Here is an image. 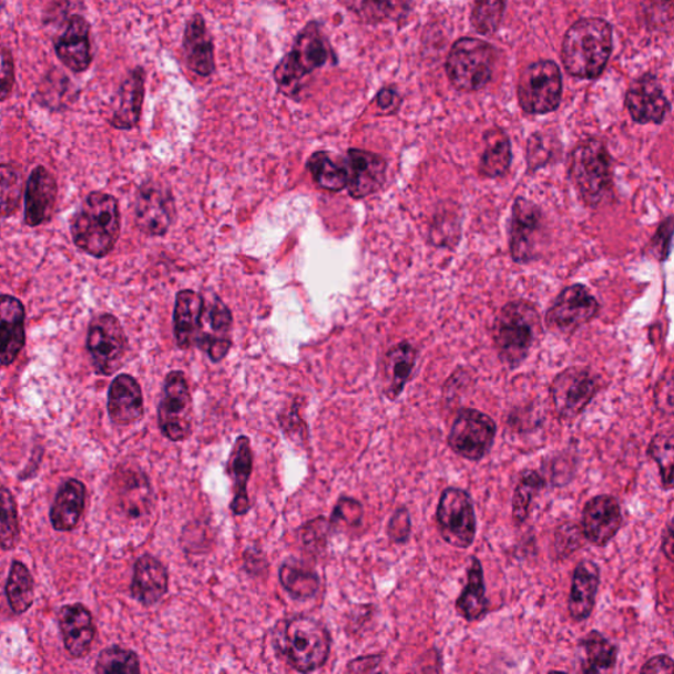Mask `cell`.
<instances>
[{
    "label": "cell",
    "mask_w": 674,
    "mask_h": 674,
    "mask_svg": "<svg viewBox=\"0 0 674 674\" xmlns=\"http://www.w3.org/2000/svg\"><path fill=\"white\" fill-rule=\"evenodd\" d=\"M59 187L52 173L44 166L33 168L25 187V223L30 227H39L52 219Z\"/></svg>",
    "instance_id": "44dd1931"
},
{
    "label": "cell",
    "mask_w": 674,
    "mask_h": 674,
    "mask_svg": "<svg viewBox=\"0 0 674 674\" xmlns=\"http://www.w3.org/2000/svg\"><path fill=\"white\" fill-rule=\"evenodd\" d=\"M601 585V569L592 560H581L574 568L568 613L574 622H585L593 614Z\"/></svg>",
    "instance_id": "484cf974"
},
{
    "label": "cell",
    "mask_w": 674,
    "mask_h": 674,
    "mask_svg": "<svg viewBox=\"0 0 674 674\" xmlns=\"http://www.w3.org/2000/svg\"><path fill=\"white\" fill-rule=\"evenodd\" d=\"M384 655L377 653V655L360 656L355 660H350L347 665V672L349 673H370L377 671L378 666L382 663Z\"/></svg>",
    "instance_id": "6f0895ef"
},
{
    "label": "cell",
    "mask_w": 674,
    "mask_h": 674,
    "mask_svg": "<svg viewBox=\"0 0 674 674\" xmlns=\"http://www.w3.org/2000/svg\"><path fill=\"white\" fill-rule=\"evenodd\" d=\"M601 390V377L589 367L573 365L553 378L550 395L563 421L578 419Z\"/></svg>",
    "instance_id": "8fae6325"
},
{
    "label": "cell",
    "mask_w": 674,
    "mask_h": 674,
    "mask_svg": "<svg viewBox=\"0 0 674 674\" xmlns=\"http://www.w3.org/2000/svg\"><path fill=\"white\" fill-rule=\"evenodd\" d=\"M232 314L221 298L206 302L202 326L195 346L206 353L210 360L221 362L231 349Z\"/></svg>",
    "instance_id": "ffe728a7"
},
{
    "label": "cell",
    "mask_w": 674,
    "mask_h": 674,
    "mask_svg": "<svg viewBox=\"0 0 674 674\" xmlns=\"http://www.w3.org/2000/svg\"><path fill=\"white\" fill-rule=\"evenodd\" d=\"M412 531L411 515L409 509L406 506L398 508L390 518L388 523V537L392 543L406 544L409 542Z\"/></svg>",
    "instance_id": "11a10c76"
},
{
    "label": "cell",
    "mask_w": 674,
    "mask_h": 674,
    "mask_svg": "<svg viewBox=\"0 0 674 674\" xmlns=\"http://www.w3.org/2000/svg\"><path fill=\"white\" fill-rule=\"evenodd\" d=\"M647 453L650 459L656 463L662 480V488L665 491L673 489V467H674V435L673 431L657 432L651 439Z\"/></svg>",
    "instance_id": "f6af8a7d"
},
{
    "label": "cell",
    "mask_w": 674,
    "mask_h": 674,
    "mask_svg": "<svg viewBox=\"0 0 674 674\" xmlns=\"http://www.w3.org/2000/svg\"><path fill=\"white\" fill-rule=\"evenodd\" d=\"M341 4L369 25L400 24L412 11V0H341Z\"/></svg>",
    "instance_id": "d6a6232c"
},
{
    "label": "cell",
    "mask_w": 674,
    "mask_h": 674,
    "mask_svg": "<svg viewBox=\"0 0 674 674\" xmlns=\"http://www.w3.org/2000/svg\"><path fill=\"white\" fill-rule=\"evenodd\" d=\"M418 349L410 341H400L384 355L381 361L382 391L389 400H397L410 382L417 367Z\"/></svg>",
    "instance_id": "cb8c5ba5"
},
{
    "label": "cell",
    "mask_w": 674,
    "mask_h": 674,
    "mask_svg": "<svg viewBox=\"0 0 674 674\" xmlns=\"http://www.w3.org/2000/svg\"><path fill=\"white\" fill-rule=\"evenodd\" d=\"M20 527L16 498L9 489L0 487V548L12 550L19 542Z\"/></svg>",
    "instance_id": "c3c4849f"
},
{
    "label": "cell",
    "mask_w": 674,
    "mask_h": 674,
    "mask_svg": "<svg viewBox=\"0 0 674 674\" xmlns=\"http://www.w3.org/2000/svg\"><path fill=\"white\" fill-rule=\"evenodd\" d=\"M545 487L547 480L537 470L527 469L519 474L511 508L515 525H522L529 519L533 500Z\"/></svg>",
    "instance_id": "60d3db41"
},
{
    "label": "cell",
    "mask_w": 674,
    "mask_h": 674,
    "mask_svg": "<svg viewBox=\"0 0 674 674\" xmlns=\"http://www.w3.org/2000/svg\"><path fill=\"white\" fill-rule=\"evenodd\" d=\"M86 502V488L75 479L61 484L51 509V523L55 531L67 532L80 523Z\"/></svg>",
    "instance_id": "e575fe53"
},
{
    "label": "cell",
    "mask_w": 674,
    "mask_h": 674,
    "mask_svg": "<svg viewBox=\"0 0 674 674\" xmlns=\"http://www.w3.org/2000/svg\"><path fill=\"white\" fill-rule=\"evenodd\" d=\"M376 103L379 109L384 111H390L392 109H398L399 104V95L397 91L392 88H384L378 91Z\"/></svg>",
    "instance_id": "91938a15"
},
{
    "label": "cell",
    "mask_w": 674,
    "mask_h": 674,
    "mask_svg": "<svg viewBox=\"0 0 674 674\" xmlns=\"http://www.w3.org/2000/svg\"><path fill=\"white\" fill-rule=\"evenodd\" d=\"M327 63H337V55L320 21H308L295 38L292 49L274 68L273 79L280 94L299 101L306 80Z\"/></svg>",
    "instance_id": "6da1fadb"
},
{
    "label": "cell",
    "mask_w": 674,
    "mask_h": 674,
    "mask_svg": "<svg viewBox=\"0 0 674 674\" xmlns=\"http://www.w3.org/2000/svg\"><path fill=\"white\" fill-rule=\"evenodd\" d=\"M542 334L539 307L527 299L510 300L503 305L491 328L498 357L511 370L521 367Z\"/></svg>",
    "instance_id": "5b68a950"
},
{
    "label": "cell",
    "mask_w": 674,
    "mask_h": 674,
    "mask_svg": "<svg viewBox=\"0 0 674 674\" xmlns=\"http://www.w3.org/2000/svg\"><path fill=\"white\" fill-rule=\"evenodd\" d=\"M206 300L194 290H181L175 297L174 335L181 349L195 346L202 326Z\"/></svg>",
    "instance_id": "4dcf8cb0"
},
{
    "label": "cell",
    "mask_w": 674,
    "mask_h": 674,
    "mask_svg": "<svg viewBox=\"0 0 674 674\" xmlns=\"http://www.w3.org/2000/svg\"><path fill=\"white\" fill-rule=\"evenodd\" d=\"M23 193V180L16 167L0 164V217L17 213Z\"/></svg>",
    "instance_id": "681fc988"
},
{
    "label": "cell",
    "mask_w": 674,
    "mask_h": 674,
    "mask_svg": "<svg viewBox=\"0 0 674 674\" xmlns=\"http://www.w3.org/2000/svg\"><path fill=\"white\" fill-rule=\"evenodd\" d=\"M362 517L364 511L360 502L354 500V498L341 497L339 502L336 503L331 521H329L331 531L340 525H347L349 529L360 525Z\"/></svg>",
    "instance_id": "f5cc1de1"
},
{
    "label": "cell",
    "mask_w": 674,
    "mask_h": 674,
    "mask_svg": "<svg viewBox=\"0 0 674 674\" xmlns=\"http://www.w3.org/2000/svg\"><path fill=\"white\" fill-rule=\"evenodd\" d=\"M72 235L76 247L89 256H108L121 235V211L114 196L102 192L89 194L74 215Z\"/></svg>",
    "instance_id": "8992f818"
},
{
    "label": "cell",
    "mask_w": 674,
    "mask_h": 674,
    "mask_svg": "<svg viewBox=\"0 0 674 674\" xmlns=\"http://www.w3.org/2000/svg\"><path fill=\"white\" fill-rule=\"evenodd\" d=\"M506 3L508 0H477L470 16L473 30L482 37H490L500 30Z\"/></svg>",
    "instance_id": "7dc6e473"
},
{
    "label": "cell",
    "mask_w": 674,
    "mask_h": 674,
    "mask_svg": "<svg viewBox=\"0 0 674 674\" xmlns=\"http://www.w3.org/2000/svg\"><path fill=\"white\" fill-rule=\"evenodd\" d=\"M244 563H255V565L248 569L247 573L249 574H253V572L259 573V571L265 572L266 568H268V563H266L265 556H262V552L253 551L252 548H248L244 552Z\"/></svg>",
    "instance_id": "94428289"
},
{
    "label": "cell",
    "mask_w": 674,
    "mask_h": 674,
    "mask_svg": "<svg viewBox=\"0 0 674 674\" xmlns=\"http://www.w3.org/2000/svg\"><path fill=\"white\" fill-rule=\"evenodd\" d=\"M584 533L581 527L574 523L561 524L554 533L553 550L556 558L564 560L578 552L584 543Z\"/></svg>",
    "instance_id": "816d5d0a"
},
{
    "label": "cell",
    "mask_w": 674,
    "mask_h": 674,
    "mask_svg": "<svg viewBox=\"0 0 674 674\" xmlns=\"http://www.w3.org/2000/svg\"><path fill=\"white\" fill-rule=\"evenodd\" d=\"M600 302L589 287L573 284L564 287L544 316V325L553 335L571 337L600 314Z\"/></svg>",
    "instance_id": "7c38bea8"
},
{
    "label": "cell",
    "mask_w": 674,
    "mask_h": 674,
    "mask_svg": "<svg viewBox=\"0 0 674 674\" xmlns=\"http://www.w3.org/2000/svg\"><path fill=\"white\" fill-rule=\"evenodd\" d=\"M16 83V65L9 49L0 47V102H3L12 93Z\"/></svg>",
    "instance_id": "9f6ffc18"
},
{
    "label": "cell",
    "mask_w": 674,
    "mask_h": 674,
    "mask_svg": "<svg viewBox=\"0 0 674 674\" xmlns=\"http://www.w3.org/2000/svg\"><path fill=\"white\" fill-rule=\"evenodd\" d=\"M121 474L122 509L131 519L151 514L153 491L147 477L140 469H124Z\"/></svg>",
    "instance_id": "74e56055"
},
{
    "label": "cell",
    "mask_w": 674,
    "mask_h": 674,
    "mask_svg": "<svg viewBox=\"0 0 674 674\" xmlns=\"http://www.w3.org/2000/svg\"><path fill=\"white\" fill-rule=\"evenodd\" d=\"M568 178L579 198L589 208H596L614 196V161L600 137L581 140L568 161Z\"/></svg>",
    "instance_id": "277c9868"
},
{
    "label": "cell",
    "mask_w": 674,
    "mask_h": 674,
    "mask_svg": "<svg viewBox=\"0 0 674 674\" xmlns=\"http://www.w3.org/2000/svg\"><path fill=\"white\" fill-rule=\"evenodd\" d=\"M519 105L529 115H547L559 109L563 96V75L558 63L540 60L530 63L519 75Z\"/></svg>",
    "instance_id": "ba28073f"
},
{
    "label": "cell",
    "mask_w": 674,
    "mask_h": 674,
    "mask_svg": "<svg viewBox=\"0 0 674 674\" xmlns=\"http://www.w3.org/2000/svg\"><path fill=\"white\" fill-rule=\"evenodd\" d=\"M95 672L100 674H137L142 672V668H140V658L135 651L112 645L101 652Z\"/></svg>",
    "instance_id": "bcb514c9"
},
{
    "label": "cell",
    "mask_w": 674,
    "mask_h": 674,
    "mask_svg": "<svg viewBox=\"0 0 674 674\" xmlns=\"http://www.w3.org/2000/svg\"><path fill=\"white\" fill-rule=\"evenodd\" d=\"M497 425L488 413L476 409H461L448 435V446L460 458L479 462L494 446Z\"/></svg>",
    "instance_id": "5bb4252c"
},
{
    "label": "cell",
    "mask_w": 674,
    "mask_h": 674,
    "mask_svg": "<svg viewBox=\"0 0 674 674\" xmlns=\"http://www.w3.org/2000/svg\"><path fill=\"white\" fill-rule=\"evenodd\" d=\"M674 672L673 658L668 655L653 656L642 666L641 673H670Z\"/></svg>",
    "instance_id": "680465c9"
},
{
    "label": "cell",
    "mask_w": 674,
    "mask_h": 674,
    "mask_svg": "<svg viewBox=\"0 0 674 674\" xmlns=\"http://www.w3.org/2000/svg\"><path fill=\"white\" fill-rule=\"evenodd\" d=\"M547 223L543 210L525 196L512 203L509 223V249L512 262L527 265L537 262L545 247Z\"/></svg>",
    "instance_id": "9c48e42d"
},
{
    "label": "cell",
    "mask_w": 674,
    "mask_h": 674,
    "mask_svg": "<svg viewBox=\"0 0 674 674\" xmlns=\"http://www.w3.org/2000/svg\"><path fill=\"white\" fill-rule=\"evenodd\" d=\"M437 523L440 537L448 545L468 550L477 535L474 502L468 491L449 487L441 491Z\"/></svg>",
    "instance_id": "30bf717a"
},
{
    "label": "cell",
    "mask_w": 674,
    "mask_h": 674,
    "mask_svg": "<svg viewBox=\"0 0 674 674\" xmlns=\"http://www.w3.org/2000/svg\"><path fill=\"white\" fill-rule=\"evenodd\" d=\"M168 590L167 568L157 558L146 553L133 566L131 595L143 606L157 605Z\"/></svg>",
    "instance_id": "d4e9b609"
},
{
    "label": "cell",
    "mask_w": 674,
    "mask_h": 674,
    "mask_svg": "<svg viewBox=\"0 0 674 674\" xmlns=\"http://www.w3.org/2000/svg\"><path fill=\"white\" fill-rule=\"evenodd\" d=\"M161 433L173 442L185 441L193 433V398L184 371L173 370L165 377L159 405Z\"/></svg>",
    "instance_id": "4fadbf2b"
},
{
    "label": "cell",
    "mask_w": 674,
    "mask_h": 674,
    "mask_svg": "<svg viewBox=\"0 0 674 674\" xmlns=\"http://www.w3.org/2000/svg\"><path fill=\"white\" fill-rule=\"evenodd\" d=\"M273 645L294 671L312 673L328 662L333 637L325 624L315 617L294 615L277 624Z\"/></svg>",
    "instance_id": "3957f363"
},
{
    "label": "cell",
    "mask_w": 674,
    "mask_h": 674,
    "mask_svg": "<svg viewBox=\"0 0 674 674\" xmlns=\"http://www.w3.org/2000/svg\"><path fill=\"white\" fill-rule=\"evenodd\" d=\"M580 649L584 652L581 672L586 674L611 672L617 662V647L599 630L588 632L580 639Z\"/></svg>",
    "instance_id": "ab89813d"
},
{
    "label": "cell",
    "mask_w": 674,
    "mask_h": 674,
    "mask_svg": "<svg viewBox=\"0 0 674 674\" xmlns=\"http://www.w3.org/2000/svg\"><path fill=\"white\" fill-rule=\"evenodd\" d=\"M109 417L112 423L130 426L144 416L142 386L130 375L118 376L110 385Z\"/></svg>",
    "instance_id": "4316f807"
},
{
    "label": "cell",
    "mask_w": 674,
    "mask_h": 674,
    "mask_svg": "<svg viewBox=\"0 0 674 674\" xmlns=\"http://www.w3.org/2000/svg\"><path fill=\"white\" fill-rule=\"evenodd\" d=\"M65 649L73 657L86 656L95 637L93 616L82 603L63 606L59 615Z\"/></svg>",
    "instance_id": "f546056e"
},
{
    "label": "cell",
    "mask_w": 674,
    "mask_h": 674,
    "mask_svg": "<svg viewBox=\"0 0 674 674\" xmlns=\"http://www.w3.org/2000/svg\"><path fill=\"white\" fill-rule=\"evenodd\" d=\"M25 343V310L12 295H0V367L17 360Z\"/></svg>",
    "instance_id": "603a6c76"
},
{
    "label": "cell",
    "mask_w": 674,
    "mask_h": 674,
    "mask_svg": "<svg viewBox=\"0 0 674 674\" xmlns=\"http://www.w3.org/2000/svg\"><path fill=\"white\" fill-rule=\"evenodd\" d=\"M329 532H331L329 521L323 517L316 518L314 521L302 525V542L312 552L320 553L326 548Z\"/></svg>",
    "instance_id": "db71d44e"
},
{
    "label": "cell",
    "mask_w": 674,
    "mask_h": 674,
    "mask_svg": "<svg viewBox=\"0 0 674 674\" xmlns=\"http://www.w3.org/2000/svg\"><path fill=\"white\" fill-rule=\"evenodd\" d=\"M343 166L347 172L348 193L355 200L367 198L385 185L388 163L377 153L349 150Z\"/></svg>",
    "instance_id": "d6986e66"
},
{
    "label": "cell",
    "mask_w": 674,
    "mask_h": 674,
    "mask_svg": "<svg viewBox=\"0 0 674 674\" xmlns=\"http://www.w3.org/2000/svg\"><path fill=\"white\" fill-rule=\"evenodd\" d=\"M561 153V143L552 132H533L527 140V173L533 174L556 161Z\"/></svg>",
    "instance_id": "7bdbcfd3"
},
{
    "label": "cell",
    "mask_w": 674,
    "mask_h": 674,
    "mask_svg": "<svg viewBox=\"0 0 674 674\" xmlns=\"http://www.w3.org/2000/svg\"><path fill=\"white\" fill-rule=\"evenodd\" d=\"M144 94L145 70L137 67L131 70L119 91V105L110 121L114 129L123 131L135 129L142 116Z\"/></svg>",
    "instance_id": "1f68e13d"
},
{
    "label": "cell",
    "mask_w": 674,
    "mask_h": 674,
    "mask_svg": "<svg viewBox=\"0 0 674 674\" xmlns=\"http://www.w3.org/2000/svg\"><path fill=\"white\" fill-rule=\"evenodd\" d=\"M623 514L617 498L601 494L590 498L582 510L581 531L588 543L605 548L621 531Z\"/></svg>",
    "instance_id": "2e32d148"
},
{
    "label": "cell",
    "mask_w": 674,
    "mask_h": 674,
    "mask_svg": "<svg viewBox=\"0 0 674 674\" xmlns=\"http://www.w3.org/2000/svg\"><path fill=\"white\" fill-rule=\"evenodd\" d=\"M456 611L469 623L480 622L489 611L487 585L480 559L470 558L467 571V584L455 603Z\"/></svg>",
    "instance_id": "836d02e7"
},
{
    "label": "cell",
    "mask_w": 674,
    "mask_h": 674,
    "mask_svg": "<svg viewBox=\"0 0 674 674\" xmlns=\"http://www.w3.org/2000/svg\"><path fill=\"white\" fill-rule=\"evenodd\" d=\"M135 215L137 227L145 235L164 236L173 223V196L163 185L145 182L137 193Z\"/></svg>",
    "instance_id": "ac0fdd59"
},
{
    "label": "cell",
    "mask_w": 674,
    "mask_h": 674,
    "mask_svg": "<svg viewBox=\"0 0 674 674\" xmlns=\"http://www.w3.org/2000/svg\"><path fill=\"white\" fill-rule=\"evenodd\" d=\"M182 48H184V59L190 72L200 76H211L215 73L214 39L201 13H194L187 20Z\"/></svg>",
    "instance_id": "7402d4cb"
},
{
    "label": "cell",
    "mask_w": 674,
    "mask_h": 674,
    "mask_svg": "<svg viewBox=\"0 0 674 674\" xmlns=\"http://www.w3.org/2000/svg\"><path fill=\"white\" fill-rule=\"evenodd\" d=\"M462 235L461 206L456 202H440L428 227V242L433 247L455 249Z\"/></svg>",
    "instance_id": "8d00e7d4"
},
{
    "label": "cell",
    "mask_w": 674,
    "mask_h": 674,
    "mask_svg": "<svg viewBox=\"0 0 674 674\" xmlns=\"http://www.w3.org/2000/svg\"><path fill=\"white\" fill-rule=\"evenodd\" d=\"M629 114L637 124H663L671 111L662 83L655 74H644L630 84L624 98Z\"/></svg>",
    "instance_id": "e0dca14e"
},
{
    "label": "cell",
    "mask_w": 674,
    "mask_h": 674,
    "mask_svg": "<svg viewBox=\"0 0 674 674\" xmlns=\"http://www.w3.org/2000/svg\"><path fill=\"white\" fill-rule=\"evenodd\" d=\"M253 470V451L251 439L241 435L231 449L227 463V473L232 481L234 498L231 501V511L236 517L247 515L251 510L248 482Z\"/></svg>",
    "instance_id": "83f0119b"
},
{
    "label": "cell",
    "mask_w": 674,
    "mask_h": 674,
    "mask_svg": "<svg viewBox=\"0 0 674 674\" xmlns=\"http://www.w3.org/2000/svg\"><path fill=\"white\" fill-rule=\"evenodd\" d=\"M496 48L474 38H462L449 51L446 72L456 90L474 93L487 86L493 76Z\"/></svg>",
    "instance_id": "52a82bcc"
},
{
    "label": "cell",
    "mask_w": 674,
    "mask_h": 674,
    "mask_svg": "<svg viewBox=\"0 0 674 674\" xmlns=\"http://www.w3.org/2000/svg\"><path fill=\"white\" fill-rule=\"evenodd\" d=\"M672 236L673 216L670 215L658 224L655 235H653L647 245H645L643 249L644 256L656 259L658 263L666 262L672 252Z\"/></svg>",
    "instance_id": "f907efd6"
},
{
    "label": "cell",
    "mask_w": 674,
    "mask_h": 674,
    "mask_svg": "<svg viewBox=\"0 0 674 674\" xmlns=\"http://www.w3.org/2000/svg\"><path fill=\"white\" fill-rule=\"evenodd\" d=\"M55 53L68 69L74 73L88 70L93 54H91L90 27L86 19L74 16L69 19L65 31L55 42Z\"/></svg>",
    "instance_id": "f1b7e54d"
},
{
    "label": "cell",
    "mask_w": 674,
    "mask_h": 674,
    "mask_svg": "<svg viewBox=\"0 0 674 674\" xmlns=\"http://www.w3.org/2000/svg\"><path fill=\"white\" fill-rule=\"evenodd\" d=\"M33 578L21 561H13L9 580H7L6 595L9 605L17 615L24 614L33 603Z\"/></svg>",
    "instance_id": "b9f144b4"
},
{
    "label": "cell",
    "mask_w": 674,
    "mask_h": 674,
    "mask_svg": "<svg viewBox=\"0 0 674 674\" xmlns=\"http://www.w3.org/2000/svg\"><path fill=\"white\" fill-rule=\"evenodd\" d=\"M126 349H129V339L121 321L114 315L102 314L91 320L88 350L98 375L111 376L121 369Z\"/></svg>",
    "instance_id": "9a60e30c"
},
{
    "label": "cell",
    "mask_w": 674,
    "mask_h": 674,
    "mask_svg": "<svg viewBox=\"0 0 674 674\" xmlns=\"http://www.w3.org/2000/svg\"><path fill=\"white\" fill-rule=\"evenodd\" d=\"M278 579L280 586L295 601L312 600L320 589L318 573L295 558L284 561L278 571Z\"/></svg>",
    "instance_id": "f35d334b"
},
{
    "label": "cell",
    "mask_w": 674,
    "mask_h": 674,
    "mask_svg": "<svg viewBox=\"0 0 674 674\" xmlns=\"http://www.w3.org/2000/svg\"><path fill=\"white\" fill-rule=\"evenodd\" d=\"M662 551L666 560L673 561L674 559V533H673V523L672 519H670L668 523L664 527L663 538H662Z\"/></svg>",
    "instance_id": "6125c7cd"
},
{
    "label": "cell",
    "mask_w": 674,
    "mask_h": 674,
    "mask_svg": "<svg viewBox=\"0 0 674 674\" xmlns=\"http://www.w3.org/2000/svg\"><path fill=\"white\" fill-rule=\"evenodd\" d=\"M483 151L479 163L482 178L497 180L509 173L512 164L511 140L500 126H493L483 133Z\"/></svg>",
    "instance_id": "d590c367"
},
{
    "label": "cell",
    "mask_w": 674,
    "mask_h": 674,
    "mask_svg": "<svg viewBox=\"0 0 674 674\" xmlns=\"http://www.w3.org/2000/svg\"><path fill=\"white\" fill-rule=\"evenodd\" d=\"M314 181L328 192H341L347 188V172L343 165H337L327 152H316L307 163Z\"/></svg>",
    "instance_id": "ee69618b"
},
{
    "label": "cell",
    "mask_w": 674,
    "mask_h": 674,
    "mask_svg": "<svg viewBox=\"0 0 674 674\" xmlns=\"http://www.w3.org/2000/svg\"><path fill=\"white\" fill-rule=\"evenodd\" d=\"M613 52V27L601 18H584L569 27L561 47V61L569 75L595 80Z\"/></svg>",
    "instance_id": "7a4b0ae2"
}]
</instances>
